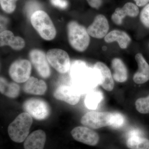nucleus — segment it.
<instances>
[{
	"instance_id": "9b49d317",
	"label": "nucleus",
	"mask_w": 149,
	"mask_h": 149,
	"mask_svg": "<svg viewBox=\"0 0 149 149\" xmlns=\"http://www.w3.org/2000/svg\"><path fill=\"white\" fill-rule=\"evenodd\" d=\"M54 95L57 100L72 105L78 103L80 98V93L76 88L67 85L58 87L55 91Z\"/></svg>"
},
{
	"instance_id": "aec40b11",
	"label": "nucleus",
	"mask_w": 149,
	"mask_h": 149,
	"mask_svg": "<svg viewBox=\"0 0 149 149\" xmlns=\"http://www.w3.org/2000/svg\"><path fill=\"white\" fill-rule=\"evenodd\" d=\"M0 91L6 97L15 98L19 95L20 87L17 83H9L4 78L1 77Z\"/></svg>"
},
{
	"instance_id": "f03ea898",
	"label": "nucleus",
	"mask_w": 149,
	"mask_h": 149,
	"mask_svg": "<svg viewBox=\"0 0 149 149\" xmlns=\"http://www.w3.org/2000/svg\"><path fill=\"white\" fill-rule=\"evenodd\" d=\"M67 35L69 44L75 50L81 52L86 50L89 47L90 37L88 30L77 22H68Z\"/></svg>"
},
{
	"instance_id": "412c9836",
	"label": "nucleus",
	"mask_w": 149,
	"mask_h": 149,
	"mask_svg": "<svg viewBox=\"0 0 149 149\" xmlns=\"http://www.w3.org/2000/svg\"><path fill=\"white\" fill-rule=\"evenodd\" d=\"M129 149H149V140L139 136L129 137L126 142Z\"/></svg>"
},
{
	"instance_id": "9d476101",
	"label": "nucleus",
	"mask_w": 149,
	"mask_h": 149,
	"mask_svg": "<svg viewBox=\"0 0 149 149\" xmlns=\"http://www.w3.org/2000/svg\"><path fill=\"white\" fill-rule=\"evenodd\" d=\"M71 134L75 141L88 146H96L100 140L98 134L88 127H75L71 131Z\"/></svg>"
},
{
	"instance_id": "6e6552de",
	"label": "nucleus",
	"mask_w": 149,
	"mask_h": 149,
	"mask_svg": "<svg viewBox=\"0 0 149 149\" xmlns=\"http://www.w3.org/2000/svg\"><path fill=\"white\" fill-rule=\"evenodd\" d=\"M32 65L26 59L17 60L13 62L9 69L11 78L17 83H25L30 77Z\"/></svg>"
},
{
	"instance_id": "f257e3e1",
	"label": "nucleus",
	"mask_w": 149,
	"mask_h": 149,
	"mask_svg": "<svg viewBox=\"0 0 149 149\" xmlns=\"http://www.w3.org/2000/svg\"><path fill=\"white\" fill-rule=\"evenodd\" d=\"M70 74L74 87L80 93L88 92L99 83L95 70L88 67L85 62L80 61L72 63Z\"/></svg>"
},
{
	"instance_id": "39448f33",
	"label": "nucleus",
	"mask_w": 149,
	"mask_h": 149,
	"mask_svg": "<svg viewBox=\"0 0 149 149\" xmlns=\"http://www.w3.org/2000/svg\"><path fill=\"white\" fill-rule=\"evenodd\" d=\"M22 108L25 112L37 120L47 118L50 113V109L47 103L42 99L32 98L24 102Z\"/></svg>"
},
{
	"instance_id": "f3484780",
	"label": "nucleus",
	"mask_w": 149,
	"mask_h": 149,
	"mask_svg": "<svg viewBox=\"0 0 149 149\" xmlns=\"http://www.w3.org/2000/svg\"><path fill=\"white\" fill-rule=\"evenodd\" d=\"M24 92L35 95H43L47 90V85L43 80H39L34 77H30L25 82L23 87Z\"/></svg>"
},
{
	"instance_id": "4be33fe9",
	"label": "nucleus",
	"mask_w": 149,
	"mask_h": 149,
	"mask_svg": "<svg viewBox=\"0 0 149 149\" xmlns=\"http://www.w3.org/2000/svg\"><path fill=\"white\" fill-rule=\"evenodd\" d=\"M101 93L98 91H93L88 93L85 100V106L90 109H95L102 100Z\"/></svg>"
},
{
	"instance_id": "7c9ffc66",
	"label": "nucleus",
	"mask_w": 149,
	"mask_h": 149,
	"mask_svg": "<svg viewBox=\"0 0 149 149\" xmlns=\"http://www.w3.org/2000/svg\"><path fill=\"white\" fill-rule=\"evenodd\" d=\"M89 5L93 8H99L102 4V0H87Z\"/></svg>"
},
{
	"instance_id": "c85d7f7f",
	"label": "nucleus",
	"mask_w": 149,
	"mask_h": 149,
	"mask_svg": "<svg viewBox=\"0 0 149 149\" xmlns=\"http://www.w3.org/2000/svg\"><path fill=\"white\" fill-rule=\"evenodd\" d=\"M140 19L145 27L149 28V4L142 10L140 15Z\"/></svg>"
},
{
	"instance_id": "6ab92c4d",
	"label": "nucleus",
	"mask_w": 149,
	"mask_h": 149,
	"mask_svg": "<svg viewBox=\"0 0 149 149\" xmlns=\"http://www.w3.org/2000/svg\"><path fill=\"white\" fill-rule=\"evenodd\" d=\"M111 66L113 71V79L119 83L125 82L128 79V70L122 61L118 58L113 59Z\"/></svg>"
},
{
	"instance_id": "a211bd4d",
	"label": "nucleus",
	"mask_w": 149,
	"mask_h": 149,
	"mask_svg": "<svg viewBox=\"0 0 149 149\" xmlns=\"http://www.w3.org/2000/svg\"><path fill=\"white\" fill-rule=\"evenodd\" d=\"M131 38L124 31L114 30L107 34L105 37L104 41L107 43H112L116 41L121 49L127 48L131 42Z\"/></svg>"
},
{
	"instance_id": "ddd939ff",
	"label": "nucleus",
	"mask_w": 149,
	"mask_h": 149,
	"mask_svg": "<svg viewBox=\"0 0 149 149\" xmlns=\"http://www.w3.org/2000/svg\"><path fill=\"white\" fill-rule=\"evenodd\" d=\"M109 29V24L107 19L102 15L96 17L92 24L88 27L87 30L90 36L97 39H102L105 37Z\"/></svg>"
},
{
	"instance_id": "393cba45",
	"label": "nucleus",
	"mask_w": 149,
	"mask_h": 149,
	"mask_svg": "<svg viewBox=\"0 0 149 149\" xmlns=\"http://www.w3.org/2000/svg\"><path fill=\"white\" fill-rule=\"evenodd\" d=\"M125 122V117L122 114L118 112L112 113L111 122L109 126L117 129L122 127Z\"/></svg>"
},
{
	"instance_id": "1a4fd4ad",
	"label": "nucleus",
	"mask_w": 149,
	"mask_h": 149,
	"mask_svg": "<svg viewBox=\"0 0 149 149\" xmlns=\"http://www.w3.org/2000/svg\"><path fill=\"white\" fill-rule=\"evenodd\" d=\"M29 56L30 61L41 77L44 78L50 77V68L47 55L43 51L39 49H33L29 52Z\"/></svg>"
},
{
	"instance_id": "dca6fc26",
	"label": "nucleus",
	"mask_w": 149,
	"mask_h": 149,
	"mask_svg": "<svg viewBox=\"0 0 149 149\" xmlns=\"http://www.w3.org/2000/svg\"><path fill=\"white\" fill-rule=\"evenodd\" d=\"M46 134L42 130L33 131L24 141V149H44Z\"/></svg>"
},
{
	"instance_id": "4468645a",
	"label": "nucleus",
	"mask_w": 149,
	"mask_h": 149,
	"mask_svg": "<svg viewBox=\"0 0 149 149\" xmlns=\"http://www.w3.org/2000/svg\"><path fill=\"white\" fill-rule=\"evenodd\" d=\"M139 13L137 6L132 3L125 4L122 8H116L111 16V19L117 25L122 24L123 19L126 16L135 17L138 16Z\"/></svg>"
},
{
	"instance_id": "b1692460",
	"label": "nucleus",
	"mask_w": 149,
	"mask_h": 149,
	"mask_svg": "<svg viewBox=\"0 0 149 149\" xmlns=\"http://www.w3.org/2000/svg\"><path fill=\"white\" fill-rule=\"evenodd\" d=\"M136 109L143 114L149 113V95L147 97L138 99L135 102Z\"/></svg>"
},
{
	"instance_id": "c756f323",
	"label": "nucleus",
	"mask_w": 149,
	"mask_h": 149,
	"mask_svg": "<svg viewBox=\"0 0 149 149\" xmlns=\"http://www.w3.org/2000/svg\"><path fill=\"white\" fill-rule=\"evenodd\" d=\"M51 3L56 7L65 9L68 6V2L66 0H50Z\"/></svg>"
},
{
	"instance_id": "20e7f679",
	"label": "nucleus",
	"mask_w": 149,
	"mask_h": 149,
	"mask_svg": "<svg viewBox=\"0 0 149 149\" xmlns=\"http://www.w3.org/2000/svg\"><path fill=\"white\" fill-rule=\"evenodd\" d=\"M33 122L32 117L27 112L19 115L8 127V133L12 141L17 143L24 142L29 135Z\"/></svg>"
},
{
	"instance_id": "7ed1b4c3",
	"label": "nucleus",
	"mask_w": 149,
	"mask_h": 149,
	"mask_svg": "<svg viewBox=\"0 0 149 149\" xmlns=\"http://www.w3.org/2000/svg\"><path fill=\"white\" fill-rule=\"evenodd\" d=\"M31 24L40 37L47 41L55 38L56 31L53 22L44 11L37 10L30 17Z\"/></svg>"
},
{
	"instance_id": "bb28decb",
	"label": "nucleus",
	"mask_w": 149,
	"mask_h": 149,
	"mask_svg": "<svg viewBox=\"0 0 149 149\" xmlns=\"http://www.w3.org/2000/svg\"><path fill=\"white\" fill-rule=\"evenodd\" d=\"M18 0H0L2 9L7 13H12L16 8V3Z\"/></svg>"
},
{
	"instance_id": "2eb2a0df",
	"label": "nucleus",
	"mask_w": 149,
	"mask_h": 149,
	"mask_svg": "<svg viewBox=\"0 0 149 149\" xmlns=\"http://www.w3.org/2000/svg\"><path fill=\"white\" fill-rule=\"evenodd\" d=\"M135 59L138 64V70L134 74L133 81L137 84H143L149 80V65L141 53L137 54Z\"/></svg>"
},
{
	"instance_id": "423d86ee",
	"label": "nucleus",
	"mask_w": 149,
	"mask_h": 149,
	"mask_svg": "<svg viewBox=\"0 0 149 149\" xmlns=\"http://www.w3.org/2000/svg\"><path fill=\"white\" fill-rule=\"evenodd\" d=\"M46 55L49 64L57 72L64 74L70 69V59L65 51L57 48L52 49Z\"/></svg>"
},
{
	"instance_id": "cd10ccee",
	"label": "nucleus",
	"mask_w": 149,
	"mask_h": 149,
	"mask_svg": "<svg viewBox=\"0 0 149 149\" xmlns=\"http://www.w3.org/2000/svg\"><path fill=\"white\" fill-rule=\"evenodd\" d=\"M25 46V42L24 39L19 36H16L10 47L14 50L19 51L23 49Z\"/></svg>"
},
{
	"instance_id": "5701e85b",
	"label": "nucleus",
	"mask_w": 149,
	"mask_h": 149,
	"mask_svg": "<svg viewBox=\"0 0 149 149\" xmlns=\"http://www.w3.org/2000/svg\"><path fill=\"white\" fill-rule=\"evenodd\" d=\"M15 36L9 30H4L0 35V45L1 47L10 46L15 39Z\"/></svg>"
},
{
	"instance_id": "f8f14e48",
	"label": "nucleus",
	"mask_w": 149,
	"mask_h": 149,
	"mask_svg": "<svg viewBox=\"0 0 149 149\" xmlns=\"http://www.w3.org/2000/svg\"><path fill=\"white\" fill-rule=\"evenodd\" d=\"M94 69L97 75L100 85L106 91H112L114 83L109 68L103 63L97 62L94 65Z\"/></svg>"
},
{
	"instance_id": "2f4dec72",
	"label": "nucleus",
	"mask_w": 149,
	"mask_h": 149,
	"mask_svg": "<svg viewBox=\"0 0 149 149\" xmlns=\"http://www.w3.org/2000/svg\"><path fill=\"white\" fill-rule=\"evenodd\" d=\"M136 2V5L139 7L143 6L149 2V0H134Z\"/></svg>"
},
{
	"instance_id": "a878e982",
	"label": "nucleus",
	"mask_w": 149,
	"mask_h": 149,
	"mask_svg": "<svg viewBox=\"0 0 149 149\" xmlns=\"http://www.w3.org/2000/svg\"><path fill=\"white\" fill-rule=\"evenodd\" d=\"M41 5L35 0H30L27 2L24 7V11L27 16L31 17L34 13L40 10Z\"/></svg>"
},
{
	"instance_id": "0eeeda50",
	"label": "nucleus",
	"mask_w": 149,
	"mask_h": 149,
	"mask_svg": "<svg viewBox=\"0 0 149 149\" xmlns=\"http://www.w3.org/2000/svg\"><path fill=\"white\" fill-rule=\"evenodd\" d=\"M112 113L109 112H88L82 117L81 123L88 128L93 129L110 126Z\"/></svg>"
}]
</instances>
